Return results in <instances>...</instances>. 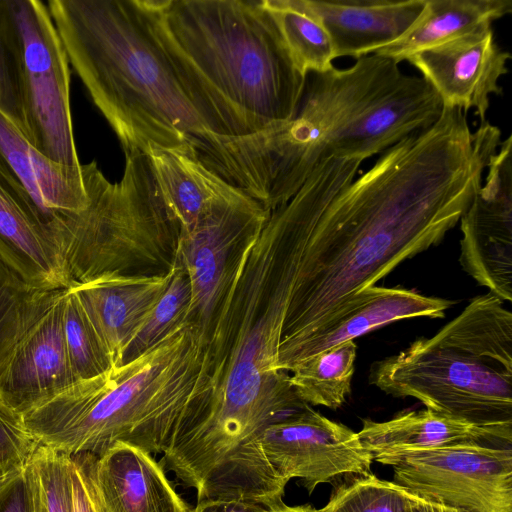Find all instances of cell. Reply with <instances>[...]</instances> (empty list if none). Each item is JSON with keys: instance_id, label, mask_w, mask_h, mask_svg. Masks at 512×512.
I'll list each match as a JSON object with an SVG mask.
<instances>
[{"instance_id": "cell-11", "label": "cell", "mask_w": 512, "mask_h": 512, "mask_svg": "<svg viewBox=\"0 0 512 512\" xmlns=\"http://www.w3.org/2000/svg\"><path fill=\"white\" fill-rule=\"evenodd\" d=\"M270 212L238 190L216 203L193 227L180 231L176 257L191 283L184 322L200 325L205 320L234 259L260 232Z\"/></svg>"}, {"instance_id": "cell-1", "label": "cell", "mask_w": 512, "mask_h": 512, "mask_svg": "<svg viewBox=\"0 0 512 512\" xmlns=\"http://www.w3.org/2000/svg\"><path fill=\"white\" fill-rule=\"evenodd\" d=\"M500 144L488 125L443 108L429 128L360 159L327 156L269 219L293 285L279 348L326 322L353 295L439 244L481 186Z\"/></svg>"}, {"instance_id": "cell-36", "label": "cell", "mask_w": 512, "mask_h": 512, "mask_svg": "<svg viewBox=\"0 0 512 512\" xmlns=\"http://www.w3.org/2000/svg\"><path fill=\"white\" fill-rule=\"evenodd\" d=\"M192 512H272L263 505L235 499H204Z\"/></svg>"}, {"instance_id": "cell-39", "label": "cell", "mask_w": 512, "mask_h": 512, "mask_svg": "<svg viewBox=\"0 0 512 512\" xmlns=\"http://www.w3.org/2000/svg\"><path fill=\"white\" fill-rule=\"evenodd\" d=\"M22 471L23 470L0 476V491L9 486L22 473Z\"/></svg>"}, {"instance_id": "cell-4", "label": "cell", "mask_w": 512, "mask_h": 512, "mask_svg": "<svg viewBox=\"0 0 512 512\" xmlns=\"http://www.w3.org/2000/svg\"><path fill=\"white\" fill-rule=\"evenodd\" d=\"M202 338L184 322L136 359L77 381L22 414L39 444L70 456H99L123 442L163 453L194 397Z\"/></svg>"}, {"instance_id": "cell-23", "label": "cell", "mask_w": 512, "mask_h": 512, "mask_svg": "<svg viewBox=\"0 0 512 512\" xmlns=\"http://www.w3.org/2000/svg\"><path fill=\"white\" fill-rule=\"evenodd\" d=\"M145 153L181 230L193 227L216 203L238 191L207 169L191 145L182 148L149 146Z\"/></svg>"}, {"instance_id": "cell-13", "label": "cell", "mask_w": 512, "mask_h": 512, "mask_svg": "<svg viewBox=\"0 0 512 512\" xmlns=\"http://www.w3.org/2000/svg\"><path fill=\"white\" fill-rule=\"evenodd\" d=\"M64 290L46 293L0 371V398L20 415L77 382L63 331Z\"/></svg>"}, {"instance_id": "cell-30", "label": "cell", "mask_w": 512, "mask_h": 512, "mask_svg": "<svg viewBox=\"0 0 512 512\" xmlns=\"http://www.w3.org/2000/svg\"><path fill=\"white\" fill-rule=\"evenodd\" d=\"M63 331L69 362L77 381L96 377L115 367L70 287L64 290Z\"/></svg>"}, {"instance_id": "cell-10", "label": "cell", "mask_w": 512, "mask_h": 512, "mask_svg": "<svg viewBox=\"0 0 512 512\" xmlns=\"http://www.w3.org/2000/svg\"><path fill=\"white\" fill-rule=\"evenodd\" d=\"M262 451L278 475L298 478L311 494L317 485L349 475L371 473V453L358 433L312 409L268 426L260 436Z\"/></svg>"}, {"instance_id": "cell-29", "label": "cell", "mask_w": 512, "mask_h": 512, "mask_svg": "<svg viewBox=\"0 0 512 512\" xmlns=\"http://www.w3.org/2000/svg\"><path fill=\"white\" fill-rule=\"evenodd\" d=\"M190 301V279L184 265L176 257L175 270L166 290L127 346L122 364L149 351L184 323Z\"/></svg>"}, {"instance_id": "cell-27", "label": "cell", "mask_w": 512, "mask_h": 512, "mask_svg": "<svg viewBox=\"0 0 512 512\" xmlns=\"http://www.w3.org/2000/svg\"><path fill=\"white\" fill-rule=\"evenodd\" d=\"M326 505L317 512H411L420 498L372 472L334 483Z\"/></svg>"}, {"instance_id": "cell-33", "label": "cell", "mask_w": 512, "mask_h": 512, "mask_svg": "<svg viewBox=\"0 0 512 512\" xmlns=\"http://www.w3.org/2000/svg\"><path fill=\"white\" fill-rule=\"evenodd\" d=\"M0 112L28 139L18 83V69L0 0Z\"/></svg>"}, {"instance_id": "cell-5", "label": "cell", "mask_w": 512, "mask_h": 512, "mask_svg": "<svg viewBox=\"0 0 512 512\" xmlns=\"http://www.w3.org/2000/svg\"><path fill=\"white\" fill-rule=\"evenodd\" d=\"M399 64L377 54L345 69L309 72L293 118L242 136H217L202 163L269 211L286 203L351 125L403 81Z\"/></svg>"}, {"instance_id": "cell-15", "label": "cell", "mask_w": 512, "mask_h": 512, "mask_svg": "<svg viewBox=\"0 0 512 512\" xmlns=\"http://www.w3.org/2000/svg\"><path fill=\"white\" fill-rule=\"evenodd\" d=\"M511 54L502 49L492 27H485L406 61L414 66L439 95L443 108L473 109L480 124L486 120L492 95H502L500 79L508 73Z\"/></svg>"}, {"instance_id": "cell-3", "label": "cell", "mask_w": 512, "mask_h": 512, "mask_svg": "<svg viewBox=\"0 0 512 512\" xmlns=\"http://www.w3.org/2000/svg\"><path fill=\"white\" fill-rule=\"evenodd\" d=\"M155 28L224 135L293 118L306 76L260 1L145 0Z\"/></svg>"}, {"instance_id": "cell-17", "label": "cell", "mask_w": 512, "mask_h": 512, "mask_svg": "<svg viewBox=\"0 0 512 512\" xmlns=\"http://www.w3.org/2000/svg\"><path fill=\"white\" fill-rule=\"evenodd\" d=\"M78 455L102 512H192L149 452L119 442L99 456Z\"/></svg>"}, {"instance_id": "cell-20", "label": "cell", "mask_w": 512, "mask_h": 512, "mask_svg": "<svg viewBox=\"0 0 512 512\" xmlns=\"http://www.w3.org/2000/svg\"><path fill=\"white\" fill-rule=\"evenodd\" d=\"M426 0H299L328 33L335 58L374 54L399 40Z\"/></svg>"}, {"instance_id": "cell-2", "label": "cell", "mask_w": 512, "mask_h": 512, "mask_svg": "<svg viewBox=\"0 0 512 512\" xmlns=\"http://www.w3.org/2000/svg\"><path fill=\"white\" fill-rule=\"evenodd\" d=\"M69 63L125 154L213 135L145 0H50Z\"/></svg>"}, {"instance_id": "cell-8", "label": "cell", "mask_w": 512, "mask_h": 512, "mask_svg": "<svg viewBox=\"0 0 512 512\" xmlns=\"http://www.w3.org/2000/svg\"><path fill=\"white\" fill-rule=\"evenodd\" d=\"M16 57L28 141L54 162L80 168L70 106L69 60L48 7L1 0Z\"/></svg>"}, {"instance_id": "cell-31", "label": "cell", "mask_w": 512, "mask_h": 512, "mask_svg": "<svg viewBox=\"0 0 512 512\" xmlns=\"http://www.w3.org/2000/svg\"><path fill=\"white\" fill-rule=\"evenodd\" d=\"M47 292L29 289L0 259V371Z\"/></svg>"}, {"instance_id": "cell-37", "label": "cell", "mask_w": 512, "mask_h": 512, "mask_svg": "<svg viewBox=\"0 0 512 512\" xmlns=\"http://www.w3.org/2000/svg\"><path fill=\"white\" fill-rule=\"evenodd\" d=\"M411 512H465L463 510L445 506L442 504L427 502L419 499L413 506Z\"/></svg>"}, {"instance_id": "cell-7", "label": "cell", "mask_w": 512, "mask_h": 512, "mask_svg": "<svg viewBox=\"0 0 512 512\" xmlns=\"http://www.w3.org/2000/svg\"><path fill=\"white\" fill-rule=\"evenodd\" d=\"M125 157L115 183L95 161L82 164L88 205L68 221L59 244L69 286L106 274L155 275L149 268L166 260L158 248L176 255L181 227L147 154Z\"/></svg>"}, {"instance_id": "cell-9", "label": "cell", "mask_w": 512, "mask_h": 512, "mask_svg": "<svg viewBox=\"0 0 512 512\" xmlns=\"http://www.w3.org/2000/svg\"><path fill=\"white\" fill-rule=\"evenodd\" d=\"M375 461L414 496L465 512H512V447L462 444Z\"/></svg>"}, {"instance_id": "cell-22", "label": "cell", "mask_w": 512, "mask_h": 512, "mask_svg": "<svg viewBox=\"0 0 512 512\" xmlns=\"http://www.w3.org/2000/svg\"><path fill=\"white\" fill-rule=\"evenodd\" d=\"M0 259L31 290L47 292L69 287L55 241L1 176Z\"/></svg>"}, {"instance_id": "cell-28", "label": "cell", "mask_w": 512, "mask_h": 512, "mask_svg": "<svg viewBox=\"0 0 512 512\" xmlns=\"http://www.w3.org/2000/svg\"><path fill=\"white\" fill-rule=\"evenodd\" d=\"M73 460L70 455L39 444L24 473L33 512H73Z\"/></svg>"}, {"instance_id": "cell-18", "label": "cell", "mask_w": 512, "mask_h": 512, "mask_svg": "<svg viewBox=\"0 0 512 512\" xmlns=\"http://www.w3.org/2000/svg\"><path fill=\"white\" fill-rule=\"evenodd\" d=\"M174 270L175 262L161 274H106L69 286L115 367L122 365L127 346L166 290Z\"/></svg>"}, {"instance_id": "cell-32", "label": "cell", "mask_w": 512, "mask_h": 512, "mask_svg": "<svg viewBox=\"0 0 512 512\" xmlns=\"http://www.w3.org/2000/svg\"><path fill=\"white\" fill-rule=\"evenodd\" d=\"M38 445L22 416L0 398V476L23 470Z\"/></svg>"}, {"instance_id": "cell-35", "label": "cell", "mask_w": 512, "mask_h": 512, "mask_svg": "<svg viewBox=\"0 0 512 512\" xmlns=\"http://www.w3.org/2000/svg\"><path fill=\"white\" fill-rule=\"evenodd\" d=\"M0 512H33L28 480L22 473L0 491Z\"/></svg>"}, {"instance_id": "cell-16", "label": "cell", "mask_w": 512, "mask_h": 512, "mask_svg": "<svg viewBox=\"0 0 512 512\" xmlns=\"http://www.w3.org/2000/svg\"><path fill=\"white\" fill-rule=\"evenodd\" d=\"M453 301L402 287L370 286L353 295L320 327L278 350V369L290 371L299 362L381 326L402 319L443 318Z\"/></svg>"}, {"instance_id": "cell-25", "label": "cell", "mask_w": 512, "mask_h": 512, "mask_svg": "<svg viewBox=\"0 0 512 512\" xmlns=\"http://www.w3.org/2000/svg\"><path fill=\"white\" fill-rule=\"evenodd\" d=\"M356 353L347 341L313 355L290 370V384L307 404L337 409L350 395Z\"/></svg>"}, {"instance_id": "cell-34", "label": "cell", "mask_w": 512, "mask_h": 512, "mask_svg": "<svg viewBox=\"0 0 512 512\" xmlns=\"http://www.w3.org/2000/svg\"><path fill=\"white\" fill-rule=\"evenodd\" d=\"M73 460V512H102L84 463L79 455H72Z\"/></svg>"}, {"instance_id": "cell-26", "label": "cell", "mask_w": 512, "mask_h": 512, "mask_svg": "<svg viewBox=\"0 0 512 512\" xmlns=\"http://www.w3.org/2000/svg\"><path fill=\"white\" fill-rule=\"evenodd\" d=\"M270 13L297 69L324 72L333 68L335 58L331 39L322 24L299 0H262Z\"/></svg>"}, {"instance_id": "cell-21", "label": "cell", "mask_w": 512, "mask_h": 512, "mask_svg": "<svg viewBox=\"0 0 512 512\" xmlns=\"http://www.w3.org/2000/svg\"><path fill=\"white\" fill-rule=\"evenodd\" d=\"M357 433L373 461L404 451L462 444L512 447V424L478 425L427 408L403 411L382 422L362 419Z\"/></svg>"}, {"instance_id": "cell-19", "label": "cell", "mask_w": 512, "mask_h": 512, "mask_svg": "<svg viewBox=\"0 0 512 512\" xmlns=\"http://www.w3.org/2000/svg\"><path fill=\"white\" fill-rule=\"evenodd\" d=\"M442 111V101L432 86L421 76L406 75L395 90L337 139L327 156L364 161L429 128Z\"/></svg>"}, {"instance_id": "cell-38", "label": "cell", "mask_w": 512, "mask_h": 512, "mask_svg": "<svg viewBox=\"0 0 512 512\" xmlns=\"http://www.w3.org/2000/svg\"><path fill=\"white\" fill-rule=\"evenodd\" d=\"M272 512H317V509L311 505H300V506H287L277 509Z\"/></svg>"}, {"instance_id": "cell-6", "label": "cell", "mask_w": 512, "mask_h": 512, "mask_svg": "<svg viewBox=\"0 0 512 512\" xmlns=\"http://www.w3.org/2000/svg\"><path fill=\"white\" fill-rule=\"evenodd\" d=\"M369 382L473 424H512V313L477 296L432 337L375 362Z\"/></svg>"}, {"instance_id": "cell-24", "label": "cell", "mask_w": 512, "mask_h": 512, "mask_svg": "<svg viewBox=\"0 0 512 512\" xmlns=\"http://www.w3.org/2000/svg\"><path fill=\"white\" fill-rule=\"evenodd\" d=\"M512 12L511 0H426L412 27L374 54L400 63L412 55L485 27Z\"/></svg>"}, {"instance_id": "cell-14", "label": "cell", "mask_w": 512, "mask_h": 512, "mask_svg": "<svg viewBox=\"0 0 512 512\" xmlns=\"http://www.w3.org/2000/svg\"><path fill=\"white\" fill-rule=\"evenodd\" d=\"M0 176L59 248L68 221L88 205L82 165L73 168L49 159L0 112Z\"/></svg>"}, {"instance_id": "cell-12", "label": "cell", "mask_w": 512, "mask_h": 512, "mask_svg": "<svg viewBox=\"0 0 512 512\" xmlns=\"http://www.w3.org/2000/svg\"><path fill=\"white\" fill-rule=\"evenodd\" d=\"M512 137L490 157L481 186L460 218L459 262L489 293L512 301Z\"/></svg>"}]
</instances>
